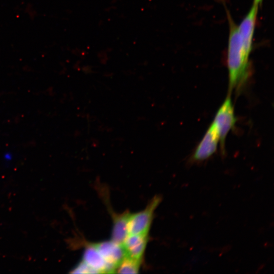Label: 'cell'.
<instances>
[{"instance_id":"obj_1","label":"cell","mask_w":274,"mask_h":274,"mask_svg":"<svg viewBox=\"0 0 274 274\" xmlns=\"http://www.w3.org/2000/svg\"><path fill=\"white\" fill-rule=\"evenodd\" d=\"M229 24V37L227 53V64L230 91L238 90L250 75L249 57L246 54L242 43L237 25L226 9Z\"/></svg>"},{"instance_id":"obj_2","label":"cell","mask_w":274,"mask_h":274,"mask_svg":"<svg viewBox=\"0 0 274 274\" xmlns=\"http://www.w3.org/2000/svg\"><path fill=\"white\" fill-rule=\"evenodd\" d=\"M236 121L233 104L230 97L228 96L218 109L213 122L218 133L223 154L225 152L226 138L229 131L233 128Z\"/></svg>"},{"instance_id":"obj_3","label":"cell","mask_w":274,"mask_h":274,"mask_svg":"<svg viewBox=\"0 0 274 274\" xmlns=\"http://www.w3.org/2000/svg\"><path fill=\"white\" fill-rule=\"evenodd\" d=\"M161 200L159 195L154 196L144 210L130 214L128 221V234H148L154 211Z\"/></svg>"},{"instance_id":"obj_4","label":"cell","mask_w":274,"mask_h":274,"mask_svg":"<svg viewBox=\"0 0 274 274\" xmlns=\"http://www.w3.org/2000/svg\"><path fill=\"white\" fill-rule=\"evenodd\" d=\"M258 8V6L253 4L247 15L237 25L243 49L249 57L253 48Z\"/></svg>"},{"instance_id":"obj_5","label":"cell","mask_w":274,"mask_h":274,"mask_svg":"<svg viewBox=\"0 0 274 274\" xmlns=\"http://www.w3.org/2000/svg\"><path fill=\"white\" fill-rule=\"evenodd\" d=\"M219 142L218 133L213 123L195 150L191 161L198 162L209 158L216 151Z\"/></svg>"},{"instance_id":"obj_6","label":"cell","mask_w":274,"mask_h":274,"mask_svg":"<svg viewBox=\"0 0 274 274\" xmlns=\"http://www.w3.org/2000/svg\"><path fill=\"white\" fill-rule=\"evenodd\" d=\"M92 245L106 262L114 267L115 270L125 256L122 245L112 240L93 243Z\"/></svg>"},{"instance_id":"obj_7","label":"cell","mask_w":274,"mask_h":274,"mask_svg":"<svg viewBox=\"0 0 274 274\" xmlns=\"http://www.w3.org/2000/svg\"><path fill=\"white\" fill-rule=\"evenodd\" d=\"M148 239V234H128L122 244L125 256L142 260Z\"/></svg>"},{"instance_id":"obj_8","label":"cell","mask_w":274,"mask_h":274,"mask_svg":"<svg viewBox=\"0 0 274 274\" xmlns=\"http://www.w3.org/2000/svg\"><path fill=\"white\" fill-rule=\"evenodd\" d=\"M85 263L93 269L97 273H114L115 268L108 263L92 244L88 245L83 256Z\"/></svg>"},{"instance_id":"obj_9","label":"cell","mask_w":274,"mask_h":274,"mask_svg":"<svg viewBox=\"0 0 274 274\" xmlns=\"http://www.w3.org/2000/svg\"><path fill=\"white\" fill-rule=\"evenodd\" d=\"M130 213L126 211L122 214L113 213V228L112 241L122 245L128 233V221Z\"/></svg>"},{"instance_id":"obj_10","label":"cell","mask_w":274,"mask_h":274,"mask_svg":"<svg viewBox=\"0 0 274 274\" xmlns=\"http://www.w3.org/2000/svg\"><path fill=\"white\" fill-rule=\"evenodd\" d=\"M141 261L125 256L116 269L117 273H136L139 272Z\"/></svg>"},{"instance_id":"obj_11","label":"cell","mask_w":274,"mask_h":274,"mask_svg":"<svg viewBox=\"0 0 274 274\" xmlns=\"http://www.w3.org/2000/svg\"><path fill=\"white\" fill-rule=\"evenodd\" d=\"M72 273H97L93 269L87 265L83 261L80 262L72 271Z\"/></svg>"},{"instance_id":"obj_12","label":"cell","mask_w":274,"mask_h":274,"mask_svg":"<svg viewBox=\"0 0 274 274\" xmlns=\"http://www.w3.org/2000/svg\"><path fill=\"white\" fill-rule=\"evenodd\" d=\"M263 0H254L253 4L258 7L261 5Z\"/></svg>"}]
</instances>
